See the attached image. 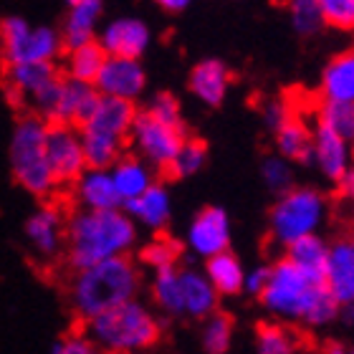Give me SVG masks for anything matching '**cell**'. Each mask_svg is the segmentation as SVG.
I'll use <instances>...</instances> for the list:
<instances>
[{
    "mask_svg": "<svg viewBox=\"0 0 354 354\" xmlns=\"http://www.w3.org/2000/svg\"><path fill=\"white\" fill-rule=\"evenodd\" d=\"M276 324L324 329L339 317V306L326 291L324 276L304 271L288 259L268 266V283L259 296Z\"/></svg>",
    "mask_w": 354,
    "mask_h": 354,
    "instance_id": "cell-1",
    "label": "cell"
},
{
    "mask_svg": "<svg viewBox=\"0 0 354 354\" xmlns=\"http://www.w3.org/2000/svg\"><path fill=\"white\" fill-rule=\"evenodd\" d=\"M66 263L82 271L109 259L129 256L137 245V225L117 210H76L66 221Z\"/></svg>",
    "mask_w": 354,
    "mask_h": 354,
    "instance_id": "cell-2",
    "label": "cell"
},
{
    "mask_svg": "<svg viewBox=\"0 0 354 354\" xmlns=\"http://www.w3.org/2000/svg\"><path fill=\"white\" fill-rule=\"evenodd\" d=\"M142 288V271L129 256L109 259L82 271H74L68 281V304L76 319L84 324L102 317L122 304L137 299Z\"/></svg>",
    "mask_w": 354,
    "mask_h": 354,
    "instance_id": "cell-3",
    "label": "cell"
},
{
    "mask_svg": "<svg viewBox=\"0 0 354 354\" xmlns=\"http://www.w3.org/2000/svg\"><path fill=\"white\" fill-rule=\"evenodd\" d=\"M84 334L104 354H137L155 347L162 326L147 304L140 299L122 304L117 309L104 311L102 317L84 324Z\"/></svg>",
    "mask_w": 354,
    "mask_h": 354,
    "instance_id": "cell-4",
    "label": "cell"
},
{
    "mask_svg": "<svg viewBox=\"0 0 354 354\" xmlns=\"http://www.w3.org/2000/svg\"><path fill=\"white\" fill-rule=\"evenodd\" d=\"M46 134L48 124L44 119L26 114L15 122L10 137V170L15 183L36 198H48L59 187L46 157Z\"/></svg>",
    "mask_w": 354,
    "mask_h": 354,
    "instance_id": "cell-5",
    "label": "cell"
},
{
    "mask_svg": "<svg viewBox=\"0 0 354 354\" xmlns=\"http://www.w3.org/2000/svg\"><path fill=\"white\" fill-rule=\"evenodd\" d=\"M329 218V200L322 190L299 185L279 195L268 215V230L273 243L288 248L306 236H319Z\"/></svg>",
    "mask_w": 354,
    "mask_h": 354,
    "instance_id": "cell-6",
    "label": "cell"
},
{
    "mask_svg": "<svg viewBox=\"0 0 354 354\" xmlns=\"http://www.w3.org/2000/svg\"><path fill=\"white\" fill-rule=\"evenodd\" d=\"M61 33L46 26H28L26 18L10 15L0 23V51L6 66L15 64H53L61 53Z\"/></svg>",
    "mask_w": 354,
    "mask_h": 354,
    "instance_id": "cell-7",
    "label": "cell"
},
{
    "mask_svg": "<svg viewBox=\"0 0 354 354\" xmlns=\"http://www.w3.org/2000/svg\"><path fill=\"white\" fill-rule=\"evenodd\" d=\"M127 140L132 142L134 155L140 157L142 162H147L152 170H167L175 160L177 149L187 140V132H185V127L162 124L155 117H149L147 111H137Z\"/></svg>",
    "mask_w": 354,
    "mask_h": 354,
    "instance_id": "cell-8",
    "label": "cell"
},
{
    "mask_svg": "<svg viewBox=\"0 0 354 354\" xmlns=\"http://www.w3.org/2000/svg\"><path fill=\"white\" fill-rule=\"evenodd\" d=\"M230 236H233V228H230L228 213L218 205H210L203 207L190 221L187 233H185V245L192 256L207 261L228 251Z\"/></svg>",
    "mask_w": 354,
    "mask_h": 354,
    "instance_id": "cell-9",
    "label": "cell"
},
{
    "mask_svg": "<svg viewBox=\"0 0 354 354\" xmlns=\"http://www.w3.org/2000/svg\"><path fill=\"white\" fill-rule=\"evenodd\" d=\"M46 157H48V167L56 177V185L76 183L79 175L86 170L79 129L68 124H48Z\"/></svg>",
    "mask_w": 354,
    "mask_h": 354,
    "instance_id": "cell-10",
    "label": "cell"
},
{
    "mask_svg": "<svg viewBox=\"0 0 354 354\" xmlns=\"http://www.w3.org/2000/svg\"><path fill=\"white\" fill-rule=\"evenodd\" d=\"M145 86H147V74L140 61L117 59V56H106L94 79L96 94L124 99V102L140 99Z\"/></svg>",
    "mask_w": 354,
    "mask_h": 354,
    "instance_id": "cell-11",
    "label": "cell"
},
{
    "mask_svg": "<svg viewBox=\"0 0 354 354\" xmlns=\"http://www.w3.org/2000/svg\"><path fill=\"white\" fill-rule=\"evenodd\" d=\"M96 44L102 46L106 56L140 61V56L152 44V30L140 18H129V15L114 18L111 23H106V28L102 30V38Z\"/></svg>",
    "mask_w": 354,
    "mask_h": 354,
    "instance_id": "cell-12",
    "label": "cell"
},
{
    "mask_svg": "<svg viewBox=\"0 0 354 354\" xmlns=\"http://www.w3.org/2000/svg\"><path fill=\"white\" fill-rule=\"evenodd\" d=\"M311 165L322 172L324 180L339 185L354 167L352 142L342 140L324 127L314 124V145H311Z\"/></svg>",
    "mask_w": 354,
    "mask_h": 354,
    "instance_id": "cell-13",
    "label": "cell"
},
{
    "mask_svg": "<svg viewBox=\"0 0 354 354\" xmlns=\"http://www.w3.org/2000/svg\"><path fill=\"white\" fill-rule=\"evenodd\" d=\"M26 241L41 259H56L66 243V218L56 205H41L26 221Z\"/></svg>",
    "mask_w": 354,
    "mask_h": 354,
    "instance_id": "cell-14",
    "label": "cell"
},
{
    "mask_svg": "<svg viewBox=\"0 0 354 354\" xmlns=\"http://www.w3.org/2000/svg\"><path fill=\"white\" fill-rule=\"evenodd\" d=\"M324 283L337 306L354 304V243L352 236L329 243V256L324 266Z\"/></svg>",
    "mask_w": 354,
    "mask_h": 354,
    "instance_id": "cell-15",
    "label": "cell"
},
{
    "mask_svg": "<svg viewBox=\"0 0 354 354\" xmlns=\"http://www.w3.org/2000/svg\"><path fill=\"white\" fill-rule=\"evenodd\" d=\"M134 117H137V106H134V102L114 99V96H99L91 119H88L84 127H79V129H86V132L104 134V137L124 142L127 137H129Z\"/></svg>",
    "mask_w": 354,
    "mask_h": 354,
    "instance_id": "cell-16",
    "label": "cell"
},
{
    "mask_svg": "<svg viewBox=\"0 0 354 354\" xmlns=\"http://www.w3.org/2000/svg\"><path fill=\"white\" fill-rule=\"evenodd\" d=\"M129 218L134 221V225H145L147 230H160L167 228V223L172 218V195L165 185L155 183L147 192H142L137 200H129L122 205Z\"/></svg>",
    "mask_w": 354,
    "mask_h": 354,
    "instance_id": "cell-17",
    "label": "cell"
},
{
    "mask_svg": "<svg viewBox=\"0 0 354 354\" xmlns=\"http://www.w3.org/2000/svg\"><path fill=\"white\" fill-rule=\"evenodd\" d=\"M180 299H183V317L187 319H207L218 311L221 301L205 273L198 268H180Z\"/></svg>",
    "mask_w": 354,
    "mask_h": 354,
    "instance_id": "cell-18",
    "label": "cell"
},
{
    "mask_svg": "<svg viewBox=\"0 0 354 354\" xmlns=\"http://www.w3.org/2000/svg\"><path fill=\"white\" fill-rule=\"evenodd\" d=\"M109 175L122 205L137 200L142 192H147L155 185V170L147 162H142L137 155H122L109 167Z\"/></svg>",
    "mask_w": 354,
    "mask_h": 354,
    "instance_id": "cell-19",
    "label": "cell"
},
{
    "mask_svg": "<svg viewBox=\"0 0 354 354\" xmlns=\"http://www.w3.org/2000/svg\"><path fill=\"white\" fill-rule=\"evenodd\" d=\"M276 155L283 157L291 165L311 162V145H314V127L301 114H291L283 124L276 129Z\"/></svg>",
    "mask_w": 354,
    "mask_h": 354,
    "instance_id": "cell-20",
    "label": "cell"
},
{
    "mask_svg": "<svg viewBox=\"0 0 354 354\" xmlns=\"http://www.w3.org/2000/svg\"><path fill=\"white\" fill-rule=\"evenodd\" d=\"M99 102L94 84H84L76 79H61V106H59V122L56 124L68 127H84L91 119Z\"/></svg>",
    "mask_w": 354,
    "mask_h": 354,
    "instance_id": "cell-21",
    "label": "cell"
},
{
    "mask_svg": "<svg viewBox=\"0 0 354 354\" xmlns=\"http://www.w3.org/2000/svg\"><path fill=\"white\" fill-rule=\"evenodd\" d=\"M74 198L82 210H117L122 207L109 170H84L74 183Z\"/></svg>",
    "mask_w": 354,
    "mask_h": 354,
    "instance_id": "cell-22",
    "label": "cell"
},
{
    "mask_svg": "<svg viewBox=\"0 0 354 354\" xmlns=\"http://www.w3.org/2000/svg\"><path fill=\"white\" fill-rule=\"evenodd\" d=\"M322 102L354 104V48L337 53L319 79Z\"/></svg>",
    "mask_w": 354,
    "mask_h": 354,
    "instance_id": "cell-23",
    "label": "cell"
},
{
    "mask_svg": "<svg viewBox=\"0 0 354 354\" xmlns=\"http://www.w3.org/2000/svg\"><path fill=\"white\" fill-rule=\"evenodd\" d=\"M230 88V71L218 59L200 61L190 71V91L207 106H221L223 99L228 96Z\"/></svg>",
    "mask_w": 354,
    "mask_h": 354,
    "instance_id": "cell-24",
    "label": "cell"
},
{
    "mask_svg": "<svg viewBox=\"0 0 354 354\" xmlns=\"http://www.w3.org/2000/svg\"><path fill=\"white\" fill-rule=\"evenodd\" d=\"M102 10H104V0H82L79 6L71 8L66 26L61 30V44L66 46L68 51L79 48L84 44H91L94 41L96 23L102 18Z\"/></svg>",
    "mask_w": 354,
    "mask_h": 354,
    "instance_id": "cell-25",
    "label": "cell"
},
{
    "mask_svg": "<svg viewBox=\"0 0 354 354\" xmlns=\"http://www.w3.org/2000/svg\"><path fill=\"white\" fill-rule=\"evenodd\" d=\"M205 279L210 281V286L215 288V294L218 296H238L243 294V276H245V268L241 263L236 253H218L213 259L205 261Z\"/></svg>",
    "mask_w": 354,
    "mask_h": 354,
    "instance_id": "cell-26",
    "label": "cell"
},
{
    "mask_svg": "<svg viewBox=\"0 0 354 354\" xmlns=\"http://www.w3.org/2000/svg\"><path fill=\"white\" fill-rule=\"evenodd\" d=\"M79 137H82L84 162H86L88 170H109L111 165L124 155V142L104 137V134L86 132V129H79Z\"/></svg>",
    "mask_w": 354,
    "mask_h": 354,
    "instance_id": "cell-27",
    "label": "cell"
},
{
    "mask_svg": "<svg viewBox=\"0 0 354 354\" xmlns=\"http://www.w3.org/2000/svg\"><path fill=\"white\" fill-rule=\"evenodd\" d=\"M6 79L8 86L15 88L18 94L33 96L46 84L59 79V71L53 64H15V66H6Z\"/></svg>",
    "mask_w": 354,
    "mask_h": 354,
    "instance_id": "cell-28",
    "label": "cell"
},
{
    "mask_svg": "<svg viewBox=\"0 0 354 354\" xmlns=\"http://www.w3.org/2000/svg\"><path fill=\"white\" fill-rule=\"evenodd\" d=\"M152 301L165 317H183V299H180V266L152 273Z\"/></svg>",
    "mask_w": 354,
    "mask_h": 354,
    "instance_id": "cell-29",
    "label": "cell"
},
{
    "mask_svg": "<svg viewBox=\"0 0 354 354\" xmlns=\"http://www.w3.org/2000/svg\"><path fill=\"white\" fill-rule=\"evenodd\" d=\"M286 256L291 263H296L299 268L304 271H314V273H322L324 276V266H326V256H329V243H326L322 233L319 236H306L301 241H296L291 243L288 248H283Z\"/></svg>",
    "mask_w": 354,
    "mask_h": 354,
    "instance_id": "cell-30",
    "label": "cell"
},
{
    "mask_svg": "<svg viewBox=\"0 0 354 354\" xmlns=\"http://www.w3.org/2000/svg\"><path fill=\"white\" fill-rule=\"evenodd\" d=\"M104 59H106V53H104V48L96 44V41L79 46V48H71V51H68V61H66L68 79H76V82H84V84H94Z\"/></svg>",
    "mask_w": 354,
    "mask_h": 354,
    "instance_id": "cell-31",
    "label": "cell"
},
{
    "mask_svg": "<svg viewBox=\"0 0 354 354\" xmlns=\"http://www.w3.org/2000/svg\"><path fill=\"white\" fill-rule=\"evenodd\" d=\"M200 344L205 354H228L233 344V319L223 311H215L207 319H203Z\"/></svg>",
    "mask_w": 354,
    "mask_h": 354,
    "instance_id": "cell-32",
    "label": "cell"
},
{
    "mask_svg": "<svg viewBox=\"0 0 354 354\" xmlns=\"http://www.w3.org/2000/svg\"><path fill=\"white\" fill-rule=\"evenodd\" d=\"M317 124L329 129L342 140L354 142V104L342 102H319Z\"/></svg>",
    "mask_w": 354,
    "mask_h": 354,
    "instance_id": "cell-33",
    "label": "cell"
},
{
    "mask_svg": "<svg viewBox=\"0 0 354 354\" xmlns=\"http://www.w3.org/2000/svg\"><path fill=\"white\" fill-rule=\"evenodd\" d=\"M256 354H299V337L283 324H263L256 332Z\"/></svg>",
    "mask_w": 354,
    "mask_h": 354,
    "instance_id": "cell-34",
    "label": "cell"
},
{
    "mask_svg": "<svg viewBox=\"0 0 354 354\" xmlns=\"http://www.w3.org/2000/svg\"><path fill=\"white\" fill-rule=\"evenodd\" d=\"M205 162H207L205 142L190 140V137H187V140L183 142V147L177 149V155L170 162V167H167V172H170L172 177H177V180H185V177L198 175V172L205 167Z\"/></svg>",
    "mask_w": 354,
    "mask_h": 354,
    "instance_id": "cell-35",
    "label": "cell"
},
{
    "mask_svg": "<svg viewBox=\"0 0 354 354\" xmlns=\"http://www.w3.org/2000/svg\"><path fill=\"white\" fill-rule=\"evenodd\" d=\"M180 243L172 241V238L157 236L155 241H149L147 245H142L140 261L142 266H147L149 271H165V268H177V261H180Z\"/></svg>",
    "mask_w": 354,
    "mask_h": 354,
    "instance_id": "cell-36",
    "label": "cell"
},
{
    "mask_svg": "<svg viewBox=\"0 0 354 354\" xmlns=\"http://www.w3.org/2000/svg\"><path fill=\"white\" fill-rule=\"evenodd\" d=\"M288 21L299 36H317L326 28L317 0H288Z\"/></svg>",
    "mask_w": 354,
    "mask_h": 354,
    "instance_id": "cell-37",
    "label": "cell"
},
{
    "mask_svg": "<svg viewBox=\"0 0 354 354\" xmlns=\"http://www.w3.org/2000/svg\"><path fill=\"white\" fill-rule=\"evenodd\" d=\"M261 177H263L268 190L276 192V195H283L294 187V165L286 162L279 155H271L266 157L263 165H261Z\"/></svg>",
    "mask_w": 354,
    "mask_h": 354,
    "instance_id": "cell-38",
    "label": "cell"
},
{
    "mask_svg": "<svg viewBox=\"0 0 354 354\" xmlns=\"http://www.w3.org/2000/svg\"><path fill=\"white\" fill-rule=\"evenodd\" d=\"M324 26L354 33V0H317Z\"/></svg>",
    "mask_w": 354,
    "mask_h": 354,
    "instance_id": "cell-39",
    "label": "cell"
},
{
    "mask_svg": "<svg viewBox=\"0 0 354 354\" xmlns=\"http://www.w3.org/2000/svg\"><path fill=\"white\" fill-rule=\"evenodd\" d=\"M36 117H41L46 124H56L59 122V106H61V76L53 79L51 84H46L41 91L30 96Z\"/></svg>",
    "mask_w": 354,
    "mask_h": 354,
    "instance_id": "cell-40",
    "label": "cell"
},
{
    "mask_svg": "<svg viewBox=\"0 0 354 354\" xmlns=\"http://www.w3.org/2000/svg\"><path fill=\"white\" fill-rule=\"evenodd\" d=\"M149 117H155L157 122L170 127H185L183 124V109H180V102L175 96L162 91V94H155V99L149 102V106L145 109Z\"/></svg>",
    "mask_w": 354,
    "mask_h": 354,
    "instance_id": "cell-41",
    "label": "cell"
},
{
    "mask_svg": "<svg viewBox=\"0 0 354 354\" xmlns=\"http://www.w3.org/2000/svg\"><path fill=\"white\" fill-rule=\"evenodd\" d=\"M51 354H104V352L84 332H71L66 337H61L59 342H53Z\"/></svg>",
    "mask_w": 354,
    "mask_h": 354,
    "instance_id": "cell-42",
    "label": "cell"
},
{
    "mask_svg": "<svg viewBox=\"0 0 354 354\" xmlns=\"http://www.w3.org/2000/svg\"><path fill=\"white\" fill-rule=\"evenodd\" d=\"M261 114H263V124L268 127L271 132H276V129L294 114V109H291V104L283 102V99H271V102L263 104Z\"/></svg>",
    "mask_w": 354,
    "mask_h": 354,
    "instance_id": "cell-43",
    "label": "cell"
},
{
    "mask_svg": "<svg viewBox=\"0 0 354 354\" xmlns=\"http://www.w3.org/2000/svg\"><path fill=\"white\" fill-rule=\"evenodd\" d=\"M266 283H268V266H253L243 276V294L259 299L263 294Z\"/></svg>",
    "mask_w": 354,
    "mask_h": 354,
    "instance_id": "cell-44",
    "label": "cell"
},
{
    "mask_svg": "<svg viewBox=\"0 0 354 354\" xmlns=\"http://www.w3.org/2000/svg\"><path fill=\"white\" fill-rule=\"evenodd\" d=\"M339 195H342V200L349 205V210L354 213V167L347 172V177L339 183Z\"/></svg>",
    "mask_w": 354,
    "mask_h": 354,
    "instance_id": "cell-45",
    "label": "cell"
},
{
    "mask_svg": "<svg viewBox=\"0 0 354 354\" xmlns=\"http://www.w3.org/2000/svg\"><path fill=\"white\" fill-rule=\"evenodd\" d=\"M155 3L162 8V10H167V13H183L192 0H155Z\"/></svg>",
    "mask_w": 354,
    "mask_h": 354,
    "instance_id": "cell-46",
    "label": "cell"
},
{
    "mask_svg": "<svg viewBox=\"0 0 354 354\" xmlns=\"http://www.w3.org/2000/svg\"><path fill=\"white\" fill-rule=\"evenodd\" d=\"M349 352H352V349H347L342 342H329L324 347V354H349Z\"/></svg>",
    "mask_w": 354,
    "mask_h": 354,
    "instance_id": "cell-47",
    "label": "cell"
},
{
    "mask_svg": "<svg viewBox=\"0 0 354 354\" xmlns=\"http://www.w3.org/2000/svg\"><path fill=\"white\" fill-rule=\"evenodd\" d=\"M337 319H342L344 324L354 326V304H352V306H342V309H339V317H337Z\"/></svg>",
    "mask_w": 354,
    "mask_h": 354,
    "instance_id": "cell-48",
    "label": "cell"
},
{
    "mask_svg": "<svg viewBox=\"0 0 354 354\" xmlns=\"http://www.w3.org/2000/svg\"><path fill=\"white\" fill-rule=\"evenodd\" d=\"M79 3H82V0H66V6H68V8H74V6H79Z\"/></svg>",
    "mask_w": 354,
    "mask_h": 354,
    "instance_id": "cell-49",
    "label": "cell"
},
{
    "mask_svg": "<svg viewBox=\"0 0 354 354\" xmlns=\"http://www.w3.org/2000/svg\"><path fill=\"white\" fill-rule=\"evenodd\" d=\"M352 157H354V142H352Z\"/></svg>",
    "mask_w": 354,
    "mask_h": 354,
    "instance_id": "cell-50",
    "label": "cell"
},
{
    "mask_svg": "<svg viewBox=\"0 0 354 354\" xmlns=\"http://www.w3.org/2000/svg\"><path fill=\"white\" fill-rule=\"evenodd\" d=\"M352 243H354V236H352Z\"/></svg>",
    "mask_w": 354,
    "mask_h": 354,
    "instance_id": "cell-51",
    "label": "cell"
},
{
    "mask_svg": "<svg viewBox=\"0 0 354 354\" xmlns=\"http://www.w3.org/2000/svg\"><path fill=\"white\" fill-rule=\"evenodd\" d=\"M349 354H354V352H349Z\"/></svg>",
    "mask_w": 354,
    "mask_h": 354,
    "instance_id": "cell-52",
    "label": "cell"
}]
</instances>
